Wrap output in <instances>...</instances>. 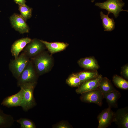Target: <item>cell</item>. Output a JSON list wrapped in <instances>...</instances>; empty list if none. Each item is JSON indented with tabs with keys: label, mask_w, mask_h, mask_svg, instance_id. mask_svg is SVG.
<instances>
[{
	"label": "cell",
	"mask_w": 128,
	"mask_h": 128,
	"mask_svg": "<svg viewBox=\"0 0 128 128\" xmlns=\"http://www.w3.org/2000/svg\"><path fill=\"white\" fill-rule=\"evenodd\" d=\"M30 59L38 75H41L49 72L53 66L52 56L44 51Z\"/></svg>",
	"instance_id": "6da1fadb"
},
{
	"label": "cell",
	"mask_w": 128,
	"mask_h": 128,
	"mask_svg": "<svg viewBox=\"0 0 128 128\" xmlns=\"http://www.w3.org/2000/svg\"><path fill=\"white\" fill-rule=\"evenodd\" d=\"M37 83V82L26 83L19 87H22L23 89L22 98L20 106L25 111L32 108L36 105L33 92Z\"/></svg>",
	"instance_id": "7a4b0ae2"
},
{
	"label": "cell",
	"mask_w": 128,
	"mask_h": 128,
	"mask_svg": "<svg viewBox=\"0 0 128 128\" xmlns=\"http://www.w3.org/2000/svg\"><path fill=\"white\" fill-rule=\"evenodd\" d=\"M30 60V59L23 52L17 58L10 60L9 69L13 76L17 80Z\"/></svg>",
	"instance_id": "3957f363"
},
{
	"label": "cell",
	"mask_w": 128,
	"mask_h": 128,
	"mask_svg": "<svg viewBox=\"0 0 128 128\" xmlns=\"http://www.w3.org/2000/svg\"><path fill=\"white\" fill-rule=\"evenodd\" d=\"M125 3L122 0H107L103 2H96L95 5L101 9L106 10L108 11L107 14L112 13L116 18L119 16V13L122 11L128 12V10L122 9Z\"/></svg>",
	"instance_id": "277c9868"
},
{
	"label": "cell",
	"mask_w": 128,
	"mask_h": 128,
	"mask_svg": "<svg viewBox=\"0 0 128 128\" xmlns=\"http://www.w3.org/2000/svg\"><path fill=\"white\" fill-rule=\"evenodd\" d=\"M38 74L33 64L30 60L17 79V85L19 87L26 83L37 82Z\"/></svg>",
	"instance_id": "5b68a950"
},
{
	"label": "cell",
	"mask_w": 128,
	"mask_h": 128,
	"mask_svg": "<svg viewBox=\"0 0 128 128\" xmlns=\"http://www.w3.org/2000/svg\"><path fill=\"white\" fill-rule=\"evenodd\" d=\"M80 99L84 103H94L100 106L103 104L104 94L98 87V88L84 93L81 94Z\"/></svg>",
	"instance_id": "8992f818"
},
{
	"label": "cell",
	"mask_w": 128,
	"mask_h": 128,
	"mask_svg": "<svg viewBox=\"0 0 128 128\" xmlns=\"http://www.w3.org/2000/svg\"><path fill=\"white\" fill-rule=\"evenodd\" d=\"M46 47L45 45L40 40L34 39H32L22 51L30 59L44 51Z\"/></svg>",
	"instance_id": "52a82bcc"
},
{
	"label": "cell",
	"mask_w": 128,
	"mask_h": 128,
	"mask_svg": "<svg viewBox=\"0 0 128 128\" xmlns=\"http://www.w3.org/2000/svg\"><path fill=\"white\" fill-rule=\"evenodd\" d=\"M115 112L108 107L102 110L98 115V125L97 128H106L114 122Z\"/></svg>",
	"instance_id": "ba28073f"
},
{
	"label": "cell",
	"mask_w": 128,
	"mask_h": 128,
	"mask_svg": "<svg viewBox=\"0 0 128 128\" xmlns=\"http://www.w3.org/2000/svg\"><path fill=\"white\" fill-rule=\"evenodd\" d=\"M10 20L12 27L20 33L29 32V28L26 20L21 15L14 13L10 17Z\"/></svg>",
	"instance_id": "9c48e42d"
},
{
	"label": "cell",
	"mask_w": 128,
	"mask_h": 128,
	"mask_svg": "<svg viewBox=\"0 0 128 128\" xmlns=\"http://www.w3.org/2000/svg\"><path fill=\"white\" fill-rule=\"evenodd\" d=\"M102 77L101 74H99L97 77L82 83L76 90V92L78 94H81L98 88L100 81Z\"/></svg>",
	"instance_id": "30bf717a"
},
{
	"label": "cell",
	"mask_w": 128,
	"mask_h": 128,
	"mask_svg": "<svg viewBox=\"0 0 128 128\" xmlns=\"http://www.w3.org/2000/svg\"><path fill=\"white\" fill-rule=\"evenodd\" d=\"M114 122L119 128H128V107L119 109L115 112Z\"/></svg>",
	"instance_id": "8fae6325"
},
{
	"label": "cell",
	"mask_w": 128,
	"mask_h": 128,
	"mask_svg": "<svg viewBox=\"0 0 128 128\" xmlns=\"http://www.w3.org/2000/svg\"><path fill=\"white\" fill-rule=\"evenodd\" d=\"M20 90L17 93L6 97L2 102L1 104L8 107L20 106L22 102L23 89L20 87Z\"/></svg>",
	"instance_id": "7c38bea8"
},
{
	"label": "cell",
	"mask_w": 128,
	"mask_h": 128,
	"mask_svg": "<svg viewBox=\"0 0 128 128\" xmlns=\"http://www.w3.org/2000/svg\"><path fill=\"white\" fill-rule=\"evenodd\" d=\"M32 40L28 37L23 38L16 40L13 43L11 46L10 51L14 59L18 57L20 53Z\"/></svg>",
	"instance_id": "4fadbf2b"
},
{
	"label": "cell",
	"mask_w": 128,
	"mask_h": 128,
	"mask_svg": "<svg viewBox=\"0 0 128 128\" xmlns=\"http://www.w3.org/2000/svg\"><path fill=\"white\" fill-rule=\"evenodd\" d=\"M78 63L80 67L86 69L97 70L99 68L97 61L93 57L81 58Z\"/></svg>",
	"instance_id": "5bb4252c"
},
{
	"label": "cell",
	"mask_w": 128,
	"mask_h": 128,
	"mask_svg": "<svg viewBox=\"0 0 128 128\" xmlns=\"http://www.w3.org/2000/svg\"><path fill=\"white\" fill-rule=\"evenodd\" d=\"M121 96L120 92L116 90L104 94V99H106L108 107L116 108L118 107V100Z\"/></svg>",
	"instance_id": "9a60e30c"
},
{
	"label": "cell",
	"mask_w": 128,
	"mask_h": 128,
	"mask_svg": "<svg viewBox=\"0 0 128 128\" xmlns=\"http://www.w3.org/2000/svg\"><path fill=\"white\" fill-rule=\"evenodd\" d=\"M40 40L44 44L48 51L52 54L64 50L69 45L68 44L63 42H50L43 40Z\"/></svg>",
	"instance_id": "2e32d148"
},
{
	"label": "cell",
	"mask_w": 128,
	"mask_h": 128,
	"mask_svg": "<svg viewBox=\"0 0 128 128\" xmlns=\"http://www.w3.org/2000/svg\"><path fill=\"white\" fill-rule=\"evenodd\" d=\"M101 18L102 20V24L105 31H111L115 28V23L113 19L110 18L108 14L106 15L102 11L100 13Z\"/></svg>",
	"instance_id": "e0dca14e"
},
{
	"label": "cell",
	"mask_w": 128,
	"mask_h": 128,
	"mask_svg": "<svg viewBox=\"0 0 128 128\" xmlns=\"http://www.w3.org/2000/svg\"><path fill=\"white\" fill-rule=\"evenodd\" d=\"M14 122L12 116L5 113L0 108V128H10Z\"/></svg>",
	"instance_id": "ac0fdd59"
},
{
	"label": "cell",
	"mask_w": 128,
	"mask_h": 128,
	"mask_svg": "<svg viewBox=\"0 0 128 128\" xmlns=\"http://www.w3.org/2000/svg\"><path fill=\"white\" fill-rule=\"evenodd\" d=\"M76 73L80 79L82 83L97 77L99 74L97 70H90L81 71Z\"/></svg>",
	"instance_id": "d6986e66"
},
{
	"label": "cell",
	"mask_w": 128,
	"mask_h": 128,
	"mask_svg": "<svg viewBox=\"0 0 128 128\" xmlns=\"http://www.w3.org/2000/svg\"><path fill=\"white\" fill-rule=\"evenodd\" d=\"M99 88L103 94L116 90L111 81L106 77L102 78L99 83Z\"/></svg>",
	"instance_id": "ffe728a7"
},
{
	"label": "cell",
	"mask_w": 128,
	"mask_h": 128,
	"mask_svg": "<svg viewBox=\"0 0 128 128\" xmlns=\"http://www.w3.org/2000/svg\"><path fill=\"white\" fill-rule=\"evenodd\" d=\"M112 81L117 87L123 90L128 89V81L120 76L116 74L114 75L113 77Z\"/></svg>",
	"instance_id": "44dd1931"
},
{
	"label": "cell",
	"mask_w": 128,
	"mask_h": 128,
	"mask_svg": "<svg viewBox=\"0 0 128 128\" xmlns=\"http://www.w3.org/2000/svg\"><path fill=\"white\" fill-rule=\"evenodd\" d=\"M66 83L72 87H78L81 84V81L76 73L70 75L66 79Z\"/></svg>",
	"instance_id": "7402d4cb"
},
{
	"label": "cell",
	"mask_w": 128,
	"mask_h": 128,
	"mask_svg": "<svg viewBox=\"0 0 128 128\" xmlns=\"http://www.w3.org/2000/svg\"><path fill=\"white\" fill-rule=\"evenodd\" d=\"M19 10L21 15L26 21L32 16V9L25 4L23 5H19Z\"/></svg>",
	"instance_id": "603a6c76"
},
{
	"label": "cell",
	"mask_w": 128,
	"mask_h": 128,
	"mask_svg": "<svg viewBox=\"0 0 128 128\" xmlns=\"http://www.w3.org/2000/svg\"><path fill=\"white\" fill-rule=\"evenodd\" d=\"M20 125L21 128H35L36 125L32 120L25 118H21L16 120Z\"/></svg>",
	"instance_id": "cb8c5ba5"
},
{
	"label": "cell",
	"mask_w": 128,
	"mask_h": 128,
	"mask_svg": "<svg viewBox=\"0 0 128 128\" xmlns=\"http://www.w3.org/2000/svg\"><path fill=\"white\" fill-rule=\"evenodd\" d=\"M121 74L126 79H128V65L126 64L123 66L121 68Z\"/></svg>",
	"instance_id": "d4e9b609"
},
{
	"label": "cell",
	"mask_w": 128,
	"mask_h": 128,
	"mask_svg": "<svg viewBox=\"0 0 128 128\" xmlns=\"http://www.w3.org/2000/svg\"><path fill=\"white\" fill-rule=\"evenodd\" d=\"M53 127L56 128H69L71 126L65 121H61L55 125Z\"/></svg>",
	"instance_id": "484cf974"
},
{
	"label": "cell",
	"mask_w": 128,
	"mask_h": 128,
	"mask_svg": "<svg viewBox=\"0 0 128 128\" xmlns=\"http://www.w3.org/2000/svg\"><path fill=\"white\" fill-rule=\"evenodd\" d=\"M15 2L19 5H25V0H14Z\"/></svg>",
	"instance_id": "4316f807"
},
{
	"label": "cell",
	"mask_w": 128,
	"mask_h": 128,
	"mask_svg": "<svg viewBox=\"0 0 128 128\" xmlns=\"http://www.w3.org/2000/svg\"><path fill=\"white\" fill-rule=\"evenodd\" d=\"M96 0H91V2L92 3L94 2Z\"/></svg>",
	"instance_id": "83f0119b"
}]
</instances>
